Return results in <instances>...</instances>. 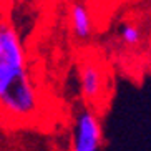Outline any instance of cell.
Instances as JSON below:
<instances>
[{
  "label": "cell",
  "instance_id": "277c9868",
  "mask_svg": "<svg viewBox=\"0 0 151 151\" xmlns=\"http://www.w3.org/2000/svg\"><path fill=\"white\" fill-rule=\"evenodd\" d=\"M68 23L73 38L78 42H88L93 35V17L83 2H75L68 10Z\"/></svg>",
  "mask_w": 151,
  "mask_h": 151
},
{
  "label": "cell",
  "instance_id": "5b68a950",
  "mask_svg": "<svg viewBox=\"0 0 151 151\" xmlns=\"http://www.w3.org/2000/svg\"><path fill=\"white\" fill-rule=\"evenodd\" d=\"M118 38H120V42L124 45V47L133 48V47H136V45L141 43L143 32L136 23L124 22V23H121L120 30H118Z\"/></svg>",
  "mask_w": 151,
  "mask_h": 151
},
{
  "label": "cell",
  "instance_id": "3957f363",
  "mask_svg": "<svg viewBox=\"0 0 151 151\" xmlns=\"http://www.w3.org/2000/svg\"><path fill=\"white\" fill-rule=\"evenodd\" d=\"M78 88L81 96L88 105H95L103 98L106 90V78L105 73L96 62L83 60L78 68Z\"/></svg>",
  "mask_w": 151,
  "mask_h": 151
},
{
  "label": "cell",
  "instance_id": "7a4b0ae2",
  "mask_svg": "<svg viewBox=\"0 0 151 151\" xmlns=\"http://www.w3.org/2000/svg\"><path fill=\"white\" fill-rule=\"evenodd\" d=\"M103 126L91 106H83L73 115L70 128V151H101Z\"/></svg>",
  "mask_w": 151,
  "mask_h": 151
},
{
  "label": "cell",
  "instance_id": "6da1fadb",
  "mask_svg": "<svg viewBox=\"0 0 151 151\" xmlns=\"http://www.w3.org/2000/svg\"><path fill=\"white\" fill-rule=\"evenodd\" d=\"M0 111L17 123H30L42 113V96L32 78L22 37L0 18Z\"/></svg>",
  "mask_w": 151,
  "mask_h": 151
}]
</instances>
